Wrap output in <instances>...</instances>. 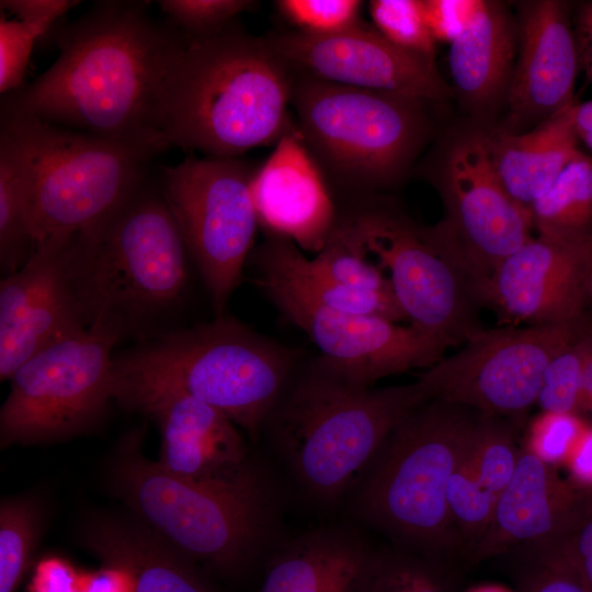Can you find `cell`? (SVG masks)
Returning <instances> with one entry per match:
<instances>
[{"instance_id":"603a6c76","label":"cell","mask_w":592,"mask_h":592,"mask_svg":"<svg viewBox=\"0 0 592 592\" xmlns=\"http://www.w3.org/2000/svg\"><path fill=\"white\" fill-rule=\"evenodd\" d=\"M376 554L356 525L311 528L272 553L255 592H364Z\"/></svg>"},{"instance_id":"277c9868","label":"cell","mask_w":592,"mask_h":592,"mask_svg":"<svg viewBox=\"0 0 592 592\" xmlns=\"http://www.w3.org/2000/svg\"><path fill=\"white\" fill-rule=\"evenodd\" d=\"M430 400L418 379L364 387L315 358L291 379L264 426L298 491L314 504L332 508L345 500L387 436Z\"/></svg>"},{"instance_id":"7a4b0ae2","label":"cell","mask_w":592,"mask_h":592,"mask_svg":"<svg viewBox=\"0 0 592 592\" xmlns=\"http://www.w3.org/2000/svg\"><path fill=\"white\" fill-rule=\"evenodd\" d=\"M140 435L119 445L112 477L138 521L207 572L236 578L282 544V497L265 466L252 458L237 473L189 479L163 470L139 451Z\"/></svg>"},{"instance_id":"681fc988","label":"cell","mask_w":592,"mask_h":592,"mask_svg":"<svg viewBox=\"0 0 592 592\" xmlns=\"http://www.w3.org/2000/svg\"><path fill=\"white\" fill-rule=\"evenodd\" d=\"M580 415L583 418L592 417V337L583 367Z\"/></svg>"},{"instance_id":"484cf974","label":"cell","mask_w":592,"mask_h":592,"mask_svg":"<svg viewBox=\"0 0 592 592\" xmlns=\"http://www.w3.org/2000/svg\"><path fill=\"white\" fill-rule=\"evenodd\" d=\"M259 287L275 286L322 307L353 315L376 316L395 322L406 320L391 294L367 292L334 283L317 272L292 241L267 235L254 252Z\"/></svg>"},{"instance_id":"f546056e","label":"cell","mask_w":592,"mask_h":592,"mask_svg":"<svg viewBox=\"0 0 592 592\" xmlns=\"http://www.w3.org/2000/svg\"><path fill=\"white\" fill-rule=\"evenodd\" d=\"M455 566L390 544L377 548L364 592H454Z\"/></svg>"},{"instance_id":"f1b7e54d","label":"cell","mask_w":592,"mask_h":592,"mask_svg":"<svg viewBox=\"0 0 592 592\" xmlns=\"http://www.w3.org/2000/svg\"><path fill=\"white\" fill-rule=\"evenodd\" d=\"M30 174L13 140L0 134V263L9 275L30 258L34 242L30 226Z\"/></svg>"},{"instance_id":"9c48e42d","label":"cell","mask_w":592,"mask_h":592,"mask_svg":"<svg viewBox=\"0 0 592 592\" xmlns=\"http://www.w3.org/2000/svg\"><path fill=\"white\" fill-rule=\"evenodd\" d=\"M1 133L22 152L30 174L34 247L105 221L144 185L151 153L46 122L1 116Z\"/></svg>"},{"instance_id":"3957f363","label":"cell","mask_w":592,"mask_h":592,"mask_svg":"<svg viewBox=\"0 0 592 592\" xmlns=\"http://www.w3.org/2000/svg\"><path fill=\"white\" fill-rule=\"evenodd\" d=\"M293 79L265 37L234 24L207 37H185L162 93V136L168 147L215 159L276 145L295 123Z\"/></svg>"},{"instance_id":"ab89813d","label":"cell","mask_w":592,"mask_h":592,"mask_svg":"<svg viewBox=\"0 0 592 592\" xmlns=\"http://www.w3.org/2000/svg\"><path fill=\"white\" fill-rule=\"evenodd\" d=\"M274 4L295 31L306 34H334L362 22L358 0H278Z\"/></svg>"},{"instance_id":"c3c4849f","label":"cell","mask_w":592,"mask_h":592,"mask_svg":"<svg viewBox=\"0 0 592 592\" xmlns=\"http://www.w3.org/2000/svg\"><path fill=\"white\" fill-rule=\"evenodd\" d=\"M573 124L578 138L592 150V100L574 104Z\"/></svg>"},{"instance_id":"2e32d148","label":"cell","mask_w":592,"mask_h":592,"mask_svg":"<svg viewBox=\"0 0 592 592\" xmlns=\"http://www.w3.org/2000/svg\"><path fill=\"white\" fill-rule=\"evenodd\" d=\"M264 37L297 75L425 101L449 92L434 60L396 46L362 22L329 35L294 30Z\"/></svg>"},{"instance_id":"7402d4cb","label":"cell","mask_w":592,"mask_h":592,"mask_svg":"<svg viewBox=\"0 0 592 592\" xmlns=\"http://www.w3.org/2000/svg\"><path fill=\"white\" fill-rule=\"evenodd\" d=\"M578 50L568 5L527 2L521 11V53L508 102L515 123H538L574 104Z\"/></svg>"},{"instance_id":"cb8c5ba5","label":"cell","mask_w":592,"mask_h":592,"mask_svg":"<svg viewBox=\"0 0 592 592\" xmlns=\"http://www.w3.org/2000/svg\"><path fill=\"white\" fill-rule=\"evenodd\" d=\"M83 542L104 563L125 569L134 592H217L205 571L140 521L95 517L86 525Z\"/></svg>"},{"instance_id":"7dc6e473","label":"cell","mask_w":592,"mask_h":592,"mask_svg":"<svg viewBox=\"0 0 592 592\" xmlns=\"http://www.w3.org/2000/svg\"><path fill=\"white\" fill-rule=\"evenodd\" d=\"M569 544L578 570L592 592V513L570 537Z\"/></svg>"},{"instance_id":"816d5d0a","label":"cell","mask_w":592,"mask_h":592,"mask_svg":"<svg viewBox=\"0 0 592 592\" xmlns=\"http://www.w3.org/2000/svg\"><path fill=\"white\" fill-rule=\"evenodd\" d=\"M467 592H512V591L500 584H481V585L470 589Z\"/></svg>"},{"instance_id":"d4e9b609","label":"cell","mask_w":592,"mask_h":592,"mask_svg":"<svg viewBox=\"0 0 592 592\" xmlns=\"http://www.w3.org/2000/svg\"><path fill=\"white\" fill-rule=\"evenodd\" d=\"M574 104L523 134L487 136L499 178L509 193L527 208L580 150L573 124Z\"/></svg>"},{"instance_id":"f907efd6","label":"cell","mask_w":592,"mask_h":592,"mask_svg":"<svg viewBox=\"0 0 592 592\" xmlns=\"http://www.w3.org/2000/svg\"><path fill=\"white\" fill-rule=\"evenodd\" d=\"M581 29L585 36L592 35V2L581 5L579 11Z\"/></svg>"},{"instance_id":"b9f144b4","label":"cell","mask_w":592,"mask_h":592,"mask_svg":"<svg viewBox=\"0 0 592 592\" xmlns=\"http://www.w3.org/2000/svg\"><path fill=\"white\" fill-rule=\"evenodd\" d=\"M480 0H423L429 30L436 42L453 43L467 27Z\"/></svg>"},{"instance_id":"4dcf8cb0","label":"cell","mask_w":592,"mask_h":592,"mask_svg":"<svg viewBox=\"0 0 592 592\" xmlns=\"http://www.w3.org/2000/svg\"><path fill=\"white\" fill-rule=\"evenodd\" d=\"M516 425L511 420L480 413L465 452L478 481L497 497L512 478L521 455Z\"/></svg>"},{"instance_id":"ee69618b","label":"cell","mask_w":592,"mask_h":592,"mask_svg":"<svg viewBox=\"0 0 592 592\" xmlns=\"http://www.w3.org/2000/svg\"><path fill=\"white\" fill-rule=\"evenodd\" d=\"M80 1L77 0H1L2 9L13 13L18 20L36 24L47 31L54 23Z\"/></svg>"},{"instance_id":"ac0fdd59","label":"cell","mask_w":592,"mask_h":592,"mask_svg":"<svg viewBox=\"0 0 592 592\" xmlns=\"http://www.w3.org/2000/svg\"><path fill=\"white\" fill-rule=\"evenodd\" d=\"M72 237L34 247L0 283V378L44 348L88 327L72 282Z\"/></svg>"},{"instance_id":"db71d44e","label":"cell","mask_w":592,"mask_h":592,"mask_svg":"<svg viewBox=\"0 0 592 592\" xmlns=\"http://www.w3.org/2000/svg\"><path fill=\"white\" fill-rule=\"evenodd\" d=\"M591 297H592V278H591Z\"/></svg>"},{"instance_id":"e0dca14e","label":"cell","mask_w":592,"mask_h":592,"mask_svg":"<svg viewBox=\"0 0 592 592\" xmlns=\"http://www.w3.org/2000/svg\"><path fill=\"white\" fill-rule=\"evenodd\" d=\"M591 278L592 232L537 235L502 261L478 298L512 326L567 322L585 312Z\"/></svg>"},{"instance_id":"4fadbf2b","label":"cell","mask_w":592,"mask_h":592,"mask_svg":"<svg viewBox=\"0 0 592 592\" xmlns=\"http://www.w3.org/2000/svg\"><path fill=\"white\" fill-rule=\"evenodd\" d=\"M257 168L240 158L190 156L161 171L162 195L217 316L240 283L259 226L251 195Z\"/></svg>"},{"instance_id":"ba28073f","label":"cell","mask_w":592,"mask_h":592,"mask_svg":"<svg viewBox=\"0 0 592 592\" xmlns=\"http://www.w3.org/2000/svg\"><path fill=\"white\" fill-rule=\"evenodd\" d=\"M429 101L294 73L291 109L329 186L354 198L396 184L429 132Z\"/></svg>"},{"instance_id":"7c38bea8","label":"cell","mask_w":592,"mask_h":592,"mask_svg":"<svg viewBox=\"0 0 592 592\" xmlns=\"http://www.w3.org/2000/svg\"><path fill=\"white\" fill-rule=\"evenodd\" d=\"M590 330L592 322L585 312L560 323L481 329L418 380L431 400L519 424L536 403L551 360Z\"/></svg>"},{"instance_id":"ffe728a7","label":"cell","mask_w":592,"mask_h":592,"mask_svg":"<svg viewBox=\"0 0 592 592\" xmlns=\"http://www.w3.org/2000/svg\"><path fill=\"white\" fill-rule=\"evenodd\" d=\"M592 513V493L522 447L515 471L497 497L491 523L467 563L539 542L571 537Z\"/></svg>"},{"instance_id":"52a82bcc","label":"cell","mask_w":592,"mask_h":592,"mask_svg":"<svg viewBox=\"0 0 592 592\" xmlns=\"http://www.w3.org/2000/svg\"><path fill=\"white\" fill-rule=\"evenodd\" d=\"M299 353L217 316L114 358V388L180 390L257 439L295 374Z\"/></svg>"},{"instance_id":"60d3db41","label":"cell","mask_w":592,"mask_h":592,"mask_svg":"<svg viewBox=\"0 0 592 592\" xmlns=\"http://www.w3.org/2000/svg\"><path fill=\"white\" fill-rule=\"evenodd\" d=\"M45 27L20 20L0 19V92L10 93L22 87L25 70L38 37Z\"/></svg>"},{"instance_id":"4316f807","label":"cell","mask_w":592,"mask_h":592,"mask_svg":"<svg viewBox=\"0 0 592 592\" xmlns=\"http://www.w3.org/2000/svg\"><path fill=\"white\" fill-rule=\"evenodd\" d=\"M513 32L504 9L481 1L465 31L451 43L448 64L453 82L473 106L492 102L509 77Z\"/></svg>"},{"instance_id":"8fae6325","label":"cell","mask_w":592,"mask_h":592,"mask_svg":"<svg viewBox=\"0 0 592 592\" xmlns=\"http://www.w3.org/2000/svg\"><path fill=\"white\" fill-rule=\"evenodd\" d=\"M115 332L88 326L41 350L10 377L1 446L56 441L91 428L114 399Z\"/></svg>"},{"instance_id":"d6986e66","label":"cell","mask_w":592,"mask_h":592,"mask_svg":"<svg viewBox=\"0 0 592 592\" xmlns=\"http://www.w3.org/2000/svg\"><path fill=\"white\" fill-rule=\"evenodd\" d=\"M114 399L143 411L159 429L156 463L167 473L189 479L230 476L251 458L237 425L223 412L180 390L126 386Z\"/></svg>"},{"instance_id":"6da1fadb","label":"cell","mask_w":592,"mask_h":592,"mask_svg":"<svg viewBox=\"0 0 592 592\" xmlns=\"http://www.w3.org/2000/svg\"><path fill=\"white\" fill-rule=\"evenodd\" d=\"M144 2L105 1L55 34L59 55L32 83L4 94L1 116L32 118L143 149L168 147L166 82L185 43Z\"/></svg>"},{"instance_id":"5bb4252c","label":"cell","mask_w":592,"mask_h":592,"mask_svg":"<svg viewBox=\"0 0 592 592\" xmlns=\"http://www.w3.org/2000/svg\"><path fill=\"white\" fill-rule=\"evenodd\" d=\"M437 185L445 215L436 225L457 250L478 296L502 261L533 237L530 209L505 189L485 135L467 136L449 148Z\"/></svg>"},{"instance_id":"f6af8a7d","label":"cell","mask_w":592,"mask_h":592,"mask_svg":"<svg viewBox=\"0 0 592 592\" xmlns=\"http://www.w3.org/2000/svg\"><path fill=\"white\" fill-rule=\"evenodd\" d=\"M563 467L570 482L592 493V422H588Z\"/></svg>"},{"instance_id":"30bf717a","label":"cell","mask_w":592,"mask_h":592,"mask_svg":"<svg viewBox=\"0 0 592 592\" xmlns=\"http://www.w3.org/2000/svg\"><path fill=\"white\" fill-rule=\"evenodd\" d=\"M356 200L338 225L384 273L406 320L449 346L482 329L474 281L437 225L384 203Z\"/></svg>"},{"instance_id":"d590c367","label":"cell","mask_w":592,"mask_h":592,"mask_svg":"<svg viewBox=\"0 0 592 592\" xmlns=\"http://www.w3.org/2000/svg\"><path fill=\"white\" fill-rule=\"evenodd\" d=\"M592 330L558 353L548 364L536 403L542 411L580 415L584 362Z\"/></svg>"},{"instance_id":"836d02e7","label":"cell","mask_w":592,"mask_h":592,"mask_svg":"<svg viewBox=\"0 0 592 592\" xmlns=\"http://www.w3.org/2000/svg\"><path fill=\"white\" fill-rule=\"evenodd\" d=\"M446 501L467 562L491 523L497 496L478 481L466 462L465 453L448 479Z\"/></svg>"},{"instance_id":"7bdbcfd3","label":"cell","mask_w":592,"mask_h":592,"mask_svg":"<svg viewBox=\"0 0 592 592\" xmlns=\"http://www.w3.org/2000/svg\"><path fill=\"white\" fill-rule=\"evenodd\" d=\"M81 574L65 558L46 556L35 566L27 592H79Z\"/></svg>"},{"instance_id":"8d00e7d4","label":"cell","mask_w":592,"mask_h":592,"mask_svg":"<svg viewBox=\"0 0 592 592\" xmlns=\"http://www.w3.org/2000/svg\"><path fill=\"white\" fill-rule=\"evenodd\" d=\"M369 14L378 31L396 46L434 60L435 41L420 0H372Z\"/></svg>"},{"instance_id":"9a60e30c","label":"cell","mask_w":592,"mask_h":592,"mask_svg":"<svg viewBox=\"0 0 592 592\" xmlns=\"http://www.w3.org/2000/svg\"><path fill=\"white\" fill-rule=\"evenodd\" d=\"M262 289L317 346L316 360L322 366L360 386L372 387L391 375L429 368L448 348L410 323L335 311L275 286Z\"/></svg>"},{"instance_id":"d6a6232c","label":"cell","mask_w":592,"mask_h":592,"mask_svg":"<svg viewBox=\"0 0 592 592\" xmlns=\"http://www.w3.org/2000/svg\"><path fill=\"white\" fill-rule=\"evenodd\" d=\"M570 537L511 550L519 560L520 592H590L570 550ZM506 554V555H508Z\"/></svg>"},{"instance_id":"5b68a950","label":"cell","mask_w":592,"mask_h":592,"mask_svg":"<svg viewBox=\"0 0 592 592\" xmlns=\"http://www.w3.org/2000/svg\"><path fill=\"white\" fill-rule=\"evenodd\" d=\"M479 412L430 400L385 440L345 498L349 516L402 547L455 566L464 548L446 488Z\"/></svg>"},{"instance_id":"74e56055","label":"cell","mask_w":592,"mask_h":592,"mask_svg":"<svg viewBox=\"0 0 592 592\" xmlns=\"http://www.w3.org/2000/svg\"><path fill=\"white\" fill-rule=\"evenodd\" d=\"M161 11L186 38L217 34L258 2L250 0H161Z\"/></svg>"},{"instance_id":"1f68e13d","label":"cell","mask_w":592,"mask_h":592,"mask_svg":"<svg viewBox=\"0 0 592 592\" xmlns=\"http://www.w3.org/2000/svg\"><path fill=\"white\" fill-rule=\"evenodd\" d=\"M43 511L31 498L0 504V592H16L29 570L43 527Z\"/></svg>"},{"instance_id":"e575fe53","label":"cell","mask_w":592,"mask_h":592,"mask_svg":"<svg viewBox=\"0 0 592 592\" xmlns=\"http://www.w3.org/2000/svg\"><path fill=\"white\" fill-rule=\"evenodd\" d=\"M310 267L321 276L351 288L392 294L384 273L338 225Z\"/></svg>"},{"instance_id":"8992f818","label":"cell","mask_w":592,"mask_h":592,"mask_svg":"<svg viewBox=\"0 0 592 592\" xmlns=\"http://www.w3.org/2000/svg\"><path fill=\"white\" fill-rule=\"evenodd\" d=\"M187 248L162 192L143 186L100 225L73 236L70 269L87 326L121 338L175 305Z\"/></svg>"},{"instance_id":"bcb514c9","label":"cell","mask_w":592,"mask_h":592,"mask_svg":"<svg viewBox=\"0 0 592 592\" xmlns=\"http://www.w3.org/2000/svg\"><path fill=\"white\" fill-rule=\"evenodd\" d=\"M79 592H134V583L125 569L104 563L96 571L81 574Z\"/></svg>"},{"instance_id":"44dd1931","label":"cell","mask_w":592,"mask_h":592,"mask_svg":"<svg viewBox=\"0 0 592 592\" xmlns=\"http://www.w3.org/2000/svg\"><path fill=\"white\" fill-rule=\"evenodd\" d=\"M251 195L266 234L287 239L301 251L318 253L339 219L332 190L295 123L258 166Z\"/></svg>"},{"instance_id":"f5cc1de1","label":"cell","mask_w":592,"mask_h":592,"mask_svg":"<svg viewBox=\"0 0 592 592\" xmlns=\"http://www.w3.org/2000/svg\"><path fill=\"white\" fill-rule=\"evenodd\" d=\"M588 42H589V48H590V54H589V64H588V72H589V77L590 79L592 80V35L590 36H585Z\"/></svg>"},{"instance_id":"83f0119b","label":"cell","mask_w":592,"mask_h":592,"mask_svg":"<svg viewBox=\"0 0 592 592\" xmlns=\"http://www.w3.org/2000/svg\"><path fill=\"white\" fill-rule=\"evenodd\" d=\"M533 229L549 237L592 232V158L581 150L530 207Z\"/></svg>"},{"instance_id":"f35d334b","label":"cell","mask_w":592,"mask_h":592,"mask_svg":"<svg viewBox=\"0 0 592 592\" xmlns=\"http://www.w3.org/2000/svg\"><path fill=\"white\" fill-rule=\"evenodd\" d=\"M588 421L574 413L542 411L530 423L524 449L544 463L563 467Z\"/></svg>"}]
</instances>
